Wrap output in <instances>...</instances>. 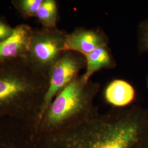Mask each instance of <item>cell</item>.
<instances>
[{
    "instance_id": "cell-1",
    "label": "cell",
    "mask_w": 148,
    "mask_h": 148,
    "mask_svg": "<svg viewBox=\"0 0 148 148\" xmlns=\"http://www.w3.org/2000/svg\"><path fill=\"white\" fill-rule=\"evenodd\" d=\"M40 137L41 148H148V110L114 108L77 126Z\"/></svg>"
},
{
    "instance_id": "cell-2",
    "label": "cell",
    "mask_w": 148,
    "mask_h": 148,
    "mask_svg": "<svg viewBox=\"0 0 148 148\" xmlns=\"http://www.w3.org/2000/svg\"><path fill=\"white\" fill-rule=\"evenodd\" d=\"M48 79L24 58L0 62V118L18 120L38 133L39 116Z\"/></svg>"
},
{
    "instance_id": "cell-3",
    "label": "cell",
    "mask_w": 148,
    "mask_h": 148,
    "mask_svg": "<svg viewBox=\"0 0 148 148\" xmlns=\"http://www.w3.org/2000/svg\"><path fill=\"white\" fill-rule=\"evenodd\" d=\"M101 88L98 82L79 76L54 98L40 121V136L57 132L87 121L98 111L94 101Z\"/></svg>"
},
{
    "instance_id": "cell-4",
    "label": "cell",
    "mask_w": 148,
    "mask_h": 148,
    "mask_svg": "<svg viewBox=\"0 0 148 148\" xmlns=\"http://www.w3.org/2000/svg\"><path fill=\"white\" fill-rule=\"evenodd\" d=\"M68 33L56 28L34 29L25 59L35 71L48 79L54 65L65 52Z\"/></svg>"
},
{
    "instance_id": "cell-5",
    "label": "cell",
    "mask_w": 148,
    "mask_h": 148,
    "mask_svg": "<svg viewBox=\"0 0 148 148\" xmlns=\"http://www.w3.org/2000/svg\"><path fill=\"white\" fill-rule=\"evenodd\" d=\"M86 67L85 57L73 51L64 53L51 69L48 85L39 116V125L54 98L77 77L79 72Z\"/></svg>"
},
{
    "instance_id": "cell-6",
    "label": "cell",
    "mask_w": 148,
    "mask_h": 148,
    "mask_svg": "<svg viewBox=\"0 0 148 148\" xmlns=\"http://www.w3.org/2000/svg\"><path fill=\"white\" fill-rule=\"evenodd\" d=\"M109 38L101 29L79 27L68 34L65 51H73L84 56L103 46L109 45Z\"/></svg>"
},
{
    "instance_id": "cell-7",
    "label": "cell",
    "mask_w": 148,
    "mask_h": 148,
    "mask_svg": "<svg viewBox=\"0 0 148 148\" xmlns=\"http://www.w3.org/2000/svg\"><path fill=\"white\" fill-rule=\"evenodd\" d=\"M34 29L21 24L15 27L11 36L0 41V62L16 58L25 59Z\"/></svg>"
},
{
    "instance_id": "cell-8",
    "label": "cell",
    "mask_w": 148,
    "mask_h": 148,
    "mask_svg": "<svg viewBox=\"0 0 148 148\" xmlns=\"http://www.w3.org/2000/svg\"><path fill=\"white\" fill-rule=\"evenodd\" d=\"M136 97L134 87L127 81L114 79L111 81L104 91L106 102L114 108H124L131 106Z\"/></svg>"
},
{
    "instance_id": "cell-9",
    "label": "cell",
    "mask_w": 148,
    "mask_h": 148,
    "mask_svg": "<svg viewBox=\"0 0 148 148\" xmlns=\"http://www.w3.org/2000/svg\"><path fill=\"white\" fill-rule=\"evenodd\" d=\"M84 57L86 71L82 76L87 81L90 80L91 76L97 71L102 69H113L116 66L109 45L97 48Z\"/></svg>"
},
{
    "instance_id": "cell-10",
    "label": "cell",
    "mask_w": 148,
    "mask_h": 148,
    "mask_svg": "<svg viewBox=\"0 0 148 148\" xmlns=\"http://www.w3.org/2000/svg\"><path fill=\"white\" fill-rule=\"evenodd\" d=\"M0 148H40L32 136L12 127L0 125Z\"/></svg>"
},
{
    "instance_id": "cell-11",
    "label": "cell",
    "mask_w": 148,
    "mask_h": 148,
    "mask_svg": "<svg viewBox=\"0 0 148 148\" xmlns=\"http://www.w3.org/2000/svg\"><path fill=\"white\" fill-rule=\"evenodd\" d=\"M58 8L55 0H43L37 11L36 17L44 28L57 27Z\"/></svg>"
},
{
    "instance_id": "cell-12",
    "label": "cell",
    "mask_w": 148,
    "mask_h": 148,
    "mask_svg": "<svg viewBox=\"0 0 148 148\" xmlns=\"http://www.w3.org/2000/svg\"><path fill=\"white\" fill-rule=\"evenodd\" d=\"M43 0H13L12 3L19 14L24 19L36 17Z\"/></svg>"
},
{
    "instance_id": "cell-13",
    "label": "cell",
    "mask_w": 148,
    "mask_h": 148,
    "mask_svg": "<svg viewBox=\"0 0 148 148\" xmlns=\"http://www.w3.org/2000/svg\"><path fill=\"white\" fill-rule=\"evenodd\" d=\"M137 49L139 54L148 52V18L141 21L138 27Z\"/></svg>"
},
{
    "instance_id": "cell-14",
    "label": "cell",
    "mask_w": 148,
    "mask_h": 148,
    "mask_svg": "<svg viewBox=\"0 0 148 148\" xmlns=\"http://www.w3.org/2000/svg\"><path fill=\"white\" fill-rule=\"evenodd\" d=\"M14 28L9 25L4 18L0 16V41L10 37L13 34Z\"/></svg>"
},
{
    "instance_id": "cell-15",
    "label": "cell",
    "mask_w": 148,
    "mask_h": 148,
    "mask_svg": "<svg viewBox=\"0 0 148 148\" xmlns=\"http://www.w3.org/2000/svg\"><path fill=\"white\" fill-rule=\"evenodd\" d=\"M146 85H147V89L148 90V75L147 77V79H146Z\"/></svg>"
}]
</instances>
